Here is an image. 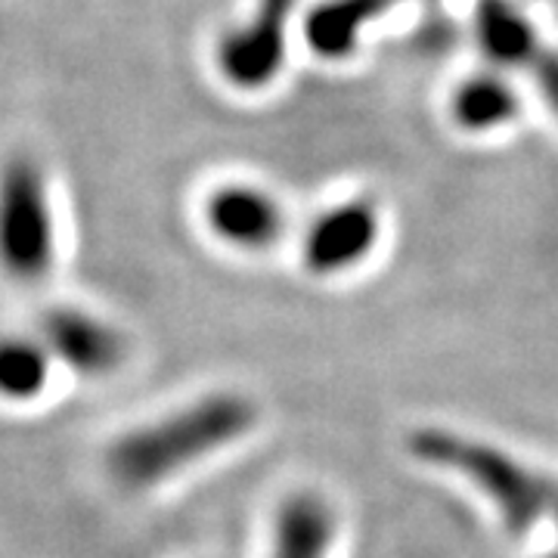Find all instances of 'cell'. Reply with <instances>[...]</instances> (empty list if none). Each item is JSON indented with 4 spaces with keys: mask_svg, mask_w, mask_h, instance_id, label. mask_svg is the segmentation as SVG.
Listing matches in <instances>:
<instances>
[{
    "mask_svg": "<svg viewBox=\"0 0 558 558\" xmlns=\"http://www.w3.org/2000/svg\"><path fill=\"white\" fill-rule=\"evenodd\" d=\"M519 116V90L499 69L462 78L450 97V119L465 134H490L512 124Z\"/></svg>",
    "mask_w": 558,
    "mask_h": 558,
    "instance_id": "9c48e42d",
    "label": "cell"
},
{
    "mask_svg": "<svg viewBox=\"0 0 558 558\" xmlns=\"http://www.w3.org/2000/svg\"><path fill=\"white\" fill-rule=\"evenodd\" d=\"M549 558H558V553H556V556H549Z\"/></svg>",
    "mask_w": 558,
    "mask_h": 558,
    "instance_id": "4fadbf2b",
    "label": "cell"
},
{
    "mask_svg": "<svg viewBox=\"0 0 558 558\" xmlns=\"http://www.w3.org/2000/svg\"><path fill=\"white\" fill-rule=\"evenodd\" d=\"M40 341L50 357L81 379H106L124 363V336L109 323L81 307H57L40 323Z\"/></svg>",
    "mask_w": 558,
    "mask_h": 558,
    "instance_id": "5b68a950",
    "label": "cell"
},
{
    "mask_svg": "<svg viewBox=\"0 0 558 558\" xmlns=\"http://www.w3.org/2000/svg\"><path fill=\"white\" fill-rule=\"evenodd\" d=\"M295 0H258L255 13L218 40L220 78L242 90H258L277 78L286 60V40Z\"/></svg>",
    "mask_w": 558,
    "mask_h": 558,
    "instance_id": "277c9868",
    "label": "cell"
},
{
    "mask_svg": "<svg viewBox=\"0 0 558 558\" xmlns=\"http://www.w3.org/2000/svg\"><path fill=\"white\" fill-rule=\"evenodd\" d=\"M521 72H527V78L534 81V87L543 94V100L549 102L553 112L558 116V50L539 40L537 50L521 65Z\"/></svg>",
    "mask_w": 558,
    "mask_h": 558,
    "instance_id": "7c38bea8",
    "label": "cell"
},
{
    "mask_svg": "<svg viewBox=\"0 0 558 558\" xmlns=\"http://www.w3.org/2000/svg\"><path fill=\"white\" fill-rule=\"evenodd\" d=\"M339 519L329 499L317 494H295L277 512L270 558H329Z\"/></svg>",
    "mask_w": 558,
    "mask_h": 558,
    "instance_id": "ba28073f",
    "label": "cell"
},
{
    "mask_svg": "<svg viewBox=\"0 0 558 558\" xmlns=\"http://www.w3.org/2000/svg\"><path fill=\"white\" fill-rule=\"evenodd\" d=\"M53 357L40 339L0 336V400L32 403L50 385Z\"/></svg>",
    "mask_w": 558,
    "mask_h": 558,
    "instance_id": "30bf717a",
    "label": "cell"
},
{
    "mask_svg": "<svg viewBox=\"0 0 558 558\" xmlns=\"http://www.w3.org/2000/svg\"><path fill=\"white\" fill-rule=\"evenodd\" d=\"M57 264V220L38 161L16 156L0 168V270L35 286Z\"/></svg>",
    "mask_w": 558,
    "mask_h": 558,
    "instance_id": "3957f363",
    "label": "cell"
},
{
    "mask_svg": "<svg viewBox=\"0 0 558 558\" xmlns=\"http://www.w3.org/2000/svg\"><path fill=\"white\" fill-rule=\"evenodd\" d=\"M255 422L258 407L245 395H208L180 407L178 413H168L121 435L112 444L106 465L112 478L131 490L159 487L183 469L215 457L233 440L245 438L255 428Z\"/></svg>",
    "mask_w": 558,
    "mask_h": 558,
    "instance_id": "6da1fadb",
    "label": "cell"
},
{
    "mask_svg": "<svg viewBox=\"0 0 558 558\" xmlns=\"http://www.w3.org/2000/svg\"><path fill=\"white\" fill-rule=\"evenodd\" d=\"M407 450L435 469L475 484L499 509L509 531L531 534L534 527H553L558 534V478L521 459L502 453L478 438H465L447 428H416Z\"/></svg>",
    "mask_w": 558,
    "mask_h": 558,
    "instance_id": "7a4b0ae2",
    "label": "cell"
},
{
    "mask_svg": "<svg viewBox=\"0 0 558 558\" xmlns=\"http://www.w3.org/2000/svg\"><path fill=\"white\" fill-rule=\"evenodd\" d=\"M205 223L220 242L240 252H260L279 240L286 218L267 190L252 183H227L205 202Z\"/></svg>",
    "mask_w": 558,
    "mask_h": 558,
    "instance_id": "52a82bcc",
    "label": "cell"
},
{
    "mask_svg": "<svg viewBox=\"0 0 558 558\" xmlns=\"http://www.w3.org/2000/svg\"><path fill=\"white\" fill-rule=\"evenodd\" d=\"M385 3L388 0H329V3H323L307 16V25H304L307 44L314 47L317 57L351 53L363 22L376 16Z\"/></svg>",
    "mask_w": 558,
    "mask_h": 558,
    "instance_id": "8fae6325",
    "label": "cell"
},
{
    "mask_svg": "<svg viewBox=\"0 0 558 558\" xmlns=\"http://www.w3.org/2000/svg\"><path fill=\"white\" fill-rule=\"evenodd\" d=\"M381 230L379 208L366 199L341 202L323 211L304 236V264L317 277H336L357 267L376 248Z\"/></svg>",
    "mask_w": 558,
    "mask_h": 558,
    "instance_id": "8992f818",
    "label": "cell"
}]
</instances>
